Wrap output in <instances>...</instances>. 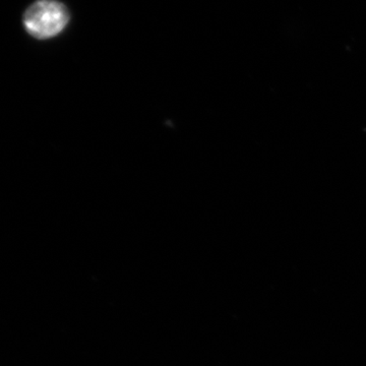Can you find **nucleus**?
I'll return each instance as SVG.
<instances>
[{"label": "nucleus", "mask_w": 366, "mask_h": 366, "mask_svg": "<svg viewBox=\"0 0 366 366\" xmlns=\"http://www.w3.org/2000/svg\"><path fill=\"white\" fill-rule=\"evenodd\" d=\"M69 21V11L56 0H37L26 9L23 18L26 33L38 40L56 37Z\"/></svg>", "instance_id": "nucleus-1"}]
</instances>
